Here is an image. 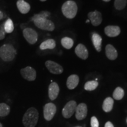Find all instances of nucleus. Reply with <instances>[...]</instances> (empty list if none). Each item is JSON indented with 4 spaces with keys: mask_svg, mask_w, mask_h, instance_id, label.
<instances>
[{
    "mask_svg": "<svg viewBox=\"0 0 127 127\" xmlns=\"http://www.w3.org/2000/svg\"><path fill=\"white\" fill-rule=\"evenodd\" d=\"M39 114L37 109L31 107L27 109L23 118V124L25 127H35L37 124Z\"/></svg>",
    "mask_w": 127,
    "mask_h": 127,
    "instance_id": "nucleus-1",
    "label": "nucleus"
},
{
    "mask_svg": "<svg viewBox=\"0 0 127 127\" xmlns=\"http://www.w3.org/2000/svg\"><path fill=\"white\" fill-rule=\"evenodd\" d=\"M17 51L10 44H6L0 47V58L5 62L12 61L15 58Z\"/></svg>",
    "mask_w": 127,
    "mask_h": 127,
    "instance_id": "nucleus-2",
    "label": "nucleus"
},
{
    "mask_svg": "<svg viewBox=\"0 0 127 127\" xmlns=\"http://www.w3.org/2000/svg\"><path fill=\"white\" fill-rule=\"evenodd\" d=\"M63 15L66 18L72 19L77 15L78 7L76 3L73 1H67L63 5L61 8Z\"/></svg>",
    "mask_w": 127,
    "mask_h": 127,
    "instance_id": "nucleus-3",
    "label": "nucleus"
},
{
    "mask_svg": "<svg viewBox=\"0 0 127 127\" xmlns=\"http://www.w3.org/2000/svg\"><path fill=\"white\" fill-rule=\"evenodd\" d=\"M36 27L42 30L52 31L55 29V25L51 20L47 18H39L33 21Z\"/></svg>",
    "mask_w": 127,
    "mask_h": 127,
    "instance_id": "nucleus-4",
    "label": "nucleus"
},
{
    "mask_svg": "<svg viewBox=\"0 0 127 127\" xmlns=\"http://www.w3.org/2000/svg\"><path fill=\"white\" fill-rule=\"evenodd\" d=\"M77 106V102L75 101H70L66 103L62 111L63 117L65 118H71L75 112Z\"/></svg>",
    "mask_w": 127,
    "mask_h": 127,
    "instance_id": "nucleus-5",
    "label": "nucleus"
},
{
    "mask_svg": "<svg viewBox=\"0 0 127 127\" xmlns=\"http://www.w3.org/2000/svg\"><path fill=\"white\" fill-rule=\"evenodd\" d=\"M23 33L24 37L30 44H35L38 41V35L34 30L31 28H26L23 30Z\"/></svg>",
    "mask_w": 127,
    "mask_h": 127,
    "instance_id": "nucleus-6",
    "label": "nucleus"
},
{
    "mask_svg": "<svg viewBox=\"0 0 127 127\" xmlns=\"http://www.w3.org/2000/svg\"><path fill=\"white\" fill-rule=\"evenodd\" d=\"M57 112V107L53 103H48L44 107V117L45 120L51 121Z\"/></svg>",
    "mask_w": 127,
    "mask_h": 127,
    "instance_id": "nucleus-7",
    "label": "nucleus"
},
{
    "mask_svg": "<svg viewBox=\"0 0 127 127\" xmlns=\"http://www.w3.org/2000/svg\"><path fill=\"white\" fill-rule=\"evenodd\" d=\"M20 73L22 77L26 80L29 81H33L36 79V72L33 68L31 66H27L21 69Z\"/></svg>",
    "mask_w": 127,
    "mask_h": 127,
    "instance_id": "nucleus-8",
    "label": "nucleus"
},
{
    "mask_svg": "<svg viewBox=\"0 0 127 127\" xmlns=\"http://www.w3.org/2000/svg\"><path fill=\"white\" fill-rule=\"evenodd\" d=\"M45 66L48 71L53 74H61L63 72V68L54 61H47L45 62Z\"/></svg>",
    "mask_w": 127,
    "mask_h": 127,
    "instance_id": "nucleus-9",
    "label": "nucleus"
},
{
    "mask_svg": "<svg viewBox=\"0 0 127 127\" xmlns=\"http://www.w3.org/2000/svg\"><path fill=\"white\" fill-rule=\"evenodd\" d=\"M88 17L94 26H98L102 23V15L101 12L95 10L93 12H90L88 14Z\"/></svg>",
    "mask_w": 127,
    "mask_h": 127,
    "instance_id": "nucleus-10",
    "label": "nucleus"
},
{
    "mask_svg": "<svg viewBox=\"0 0 127 127\" xmlns=\"http://www.w3.org/2000/svg\"><path fill=\"white\" fill-rule=\"evenodd\" d=\"M87 106L84 103H81L77 106L75 110V117L78 120H84L87 115Z\"/></svg>",
    "mask_w": 127,
    "mask_h": 127,
    "instance_id": "nucleus-11",
    "label": "nucleus"
},
{
    "mask_svg": "<svg viewBox=\"0 0 127 127\" xmlns=\"http://www.w3.org/2000/svg\"><path fill=\"white\" fill-rule=\"evenodd\" d=\"M60 92V88L56 82H51L48 87V96L51 100H55L58 96Z\"/></svg>",
    "mask_w": 127,
    "mask_h": 127,
    "instance_id": "nucleus-12",
    "label": "nucleus"
},
{
    "mask_svg": "<svg viewBox=\"0 0 127 127\" xmlns=\"http://www.w3.org/2000/svg\"><path fill=\"white\" fill-rule=\"evenodd\" d=\"M105 34L109 37H115L119 35L121 32L120 28L115 25H108L104 29Z\"/></svg>",
    "mask_w": 127,
    "mask_h": 127,
    "instance_id": "nucleus-13",
    "label": "nucleus"
},
{
    "mask_svg": "<svg viewBox=\"0 0 127 127\" xmlns=\"http://www.w3.org/2000/svg\"><path fill=\"white\" fill-rule=\"evenodd\" d=\"M76 55L82 60H86L88 57V51L87 48L83 44H79L75 49Z\"/></svg>",
    "mask_w": 127,
    "mask_h": 127,
    "instance_id": "nucleus-14",
    "label": "nucleus"
},
{
    "mask_svg": "<svg viewBox=\"0 0 127 127\" xmlns=\"http://www.w3.org/2000/svg\"><path fill=\"white\" fill-rule=\"evenodd\" d=\"M105 54L107 58L110 60H115L118 57V52L116 49L111 44H108L105 48Z\"/></svg>",
    "mask_w": 127,
    "mask_h": 127,
    "instance_id": "nucleus-15",
    "label": "nucleus"
},
{
    "mask_svg": "<svg viewBox=\"0 0 127 127\" xmlns=\"http://www.w3.org/2000/svg\"><path fill=\"white\" fill-rule=\"evenodd\" d=\"M79 83V77L78 76L73 74L69 76L68 78L66 81V86L69 90H74V88L77 87Z\"/></svg>",
    "mask_w": 127,
    "mask_h": 127,
    "instance_id": "nucleus-16",
    "label": "nucleus"
},
{
    "mask_svg": "<svg viewBox=\"0 0 127 127\" xmlns=\"http://www.w3.org/2000/svg\"><path fill=\"white\" fill-rule=\"evenodd\" d=\"M17 6L19 11L23 14H27L31 8L30 5L24 0H18L17 2Z\"/></svg>",
    "mask_w": 127,
    "mask_h": 127,
    "instance_id": "nucleus-17",
    "label": "nucleus"
},
{
    "mask_svg": "<svg viewBox=\"0 0 127 127\" xmlns=\"http://www.w3.org/2000/svg\"><path fill=\"white\" fill-rule=\"evenodd\" d=\"M92 41L95 48L98 52L101 51V44H102V38L97 33H94L92 35Z\"/></svg>",
    "mask_w": 127,
    "mask_h": 127,
    "instance_id": "nucleus-18",
    "label": "nucleus"
},
{
    "mask_svg": "<svg viewBox=\"0 0 127 127\" xmlns=\"http://www.w3.org/2000/svg\"><path fill=\"white\" fill-rule=\"evenodd\" d=\"M56 46L55 41L53 39H48L42 42L39 46V48L41 50H45L47 49L49 50H52Z\"/></svg>",
    "mask_w": 127,
    "mask_h": 127,
    "instance_id": "nucleus-19",
    "label": "nucleus"
},
{
    "mask_svg": "<svg viewBox=\"0 0 127 127\" xmlns=\"http://www.w3.org/2000/svg\"><path fill=\"white\" fill-rule=\"evenodd\" d=\"M114 100L112 98L107 97L104 101L102 104V109L105 112H109L113 108Z\"/></svg>",
    "mask_w": 127,
    "mask_h": 127,
    "instance_id": "nucleus-20",
    "label": "nucleus"
},
{
    "mask_svg": "<svg viewBox=\"0 0 127 127\" xmlns=\"http://www.w3.org/2000/svg\"><path fill=\"white\" fill-rule=\"evenodd\" d=\"M10 107L5 103H0V117H5L10 112Z\"/></svg>",
    "mask_w": 127,
    "mask_h": 127,
    "instance_id": "nucleus-21",
    "label": "nucleus"
},
{
    "mask_svg": "<svg viewBox=\"0 0 127 127\" xmlns=\"http://www.w3.org/2000/svg\"><path fill=\"white\" fill-rule=\"evenodd\" d=\"M4 28L5 32L8 33V34H10V33L13 32L14 30V25L11 19H7V20L6 21L4 24Z\"/></svg>",
    "mask_w": 127,
    "mask_h": 127,
    "instance_id": "nucleus-22",
    "label": "nucleus"
},
{
    "mask_svg": "<svg viewBox=\"0 0 127 127\" xmlns=\"http://www.w3.org/2000/svg\"><path fill=\"white\" fill-rule=\"evenodd\" d=\"M61 44L65 48L69 50L74 45V41L69 37H64L61 39Z\"/></svg>",
    "mask_w": 127,
    "mask_h": 127,
    "instance_id": "nucleus-23",
    "label": "nucleus"
},
{
    "mask_svg": "<svg viewBox=\"0 0 127 127\" xmlns=\"http://www.w3.org/2000/svg\"><path fill=\"white\" fill-rule=\"evenodd\" d=\"M98 86V82L96 81H90L85 83L84 89L87 91H94Z\"/></svg>",
    "mask_w": 127,
    "mask_h": 127,
    "instance_id": "nucleus-24",
    "label": "nucleus"
},
{
    "mask_svg": "<svg viewBox=\"0 0 127 127\" xmlns=\"http://www.w3.org/2000/svg\"><path fill=\"white\" fill-rule=\"evenodd\" d=\"M124 96V91L121 87H117L113 93V98L116 100H121Z\"/></svg>",
    "mask_w": 127,
    "mask_h": 127,
    "instance_id": "nucleus-25",
    "label": "nucleus"
},
{
    "mask_svg": "<svg viewBox=\"0 0 127 127\" xmlns=\"http://www.w3.org/2000/svg\"><path fill=\"white\" fill-rule=\"evenodd\" d=\"M127 5V0H115L114 7L118 10H122Z\"/></svg>",
    "mask_w": 127,
    "mask_h": 127,
    "instance_id": "nucleus-26",
    "label": "nucleus"
},
{
    "mask_svg": "<svg viewBox=\"0 0 127 127\" xmlns=\"http://www.w3.org/2000/svg\"><path fill=\"white\" fill-rule=\"evenodd\" d=\"M50 15V12L48 11H42L41 12V13L35 14L32 17V18H31V21H34L35 20L39 18H47V17H48Z\"/></svg>",
    "mask_w": 127,
    "mask_h": 127,
    "instance_id": "nucleus-27",
    "label": "nucleus"
},
{
    "mask_svg": "<svg viewBox=\"0 0 127 127\" xmlns=\"http://www.w3.org/2000/svg\"><path fill=\"white\" fill-rule=\"evenodd\" d=\"M91 127H99V122L95 117H93L91 119Z\"/></svg>",
    "mask_w": 127,
    "mask_h": 127,
    "instance_id": "nucleus-28",
    "label": "nucleus"
},
{
    "mask_svg": "<svg viewBox=\"0 0 127 127\" xmlns=\"http://www.w3.org/2000/svg\"><path fill=\"white\" fill-rule=\"evenodd\" d=\"M5 36V32L3 31L2 30H0V40H2V39H4Z\"/></svg>",
    "mask_w": 127,
    "mask_h": 127,
    "instance_id": "nucleus-29",
    "label": "nucleus"
},
{
    "mask_svg": "<svg viewBox=\"0 0 127 127\" xmlns=\"http://www.w3.org/2000/svg\"><path fill=\"white\" fill-rule=\"evenodd\" d=\"M104 127H114L113 124L111 123L110 121H108L106 123Z\"/></svg>",
    "mask_w": 127,
    "mask_h": 127,
    "instance_id": "nucleus-30",
    "label": "nucleus"
},
{
    "mask_svg": "<svg viewBox=\"0 0 127 127\" xmlns=\"http://www.w3.org/2000/svg\"><path fill=\"white\" fill-rule=\"evenodd\" d=\"M4 17V14H3L2 12L0 11V20H1Z\"/></svg>",
    "mask_w": 127,
    "mask_h": 127,
    "instance_id": "nucleus-31",
    "label": "nucleus"
},
{
    "mask_svg": "<svg viewBox=\"0 0 127 127\" xmlns=\"http://www.w3.org/2000/svg\"><path fill=\"white\" fill-rule=\"evenodd\" d=\"M103 1H105V2H109V1H111V0H103Z\"/></svg>",
    "mask_w": 127,
    "mask_h": 127,
    "instance_id": "nucleus-32",
    "label": "nucleus"
},
{
    "mask_svg": "<svg viewBox=\"0 0 127 127\" xmlns=\"http://www.w3.org/2000/svg\"><path fill=\"white\" fill-rule=\"evenodd\" d=\"M0 127H3L2 124H1V123H0Z\"/></svg>",
    "mask_w": 127,
    "mask_h": 127,
    "instance_id": "nucleus-33",
    "label": "nucleus"
},
{
    "mask_svg": "<svg viewBox=\"0 0 127 127\" xmlns=\"http://www.w3.org/2000/svg\"><path fill=\"white\" fill-rule=\"evenodd\" d=\"M86 22H87V23H89V22H90V20H87V21H86Z\"/></svg>",
    "mask_w": 127,
    "mask_h": 127,
    "instance_id": "nucleus-34",
    "label": "nucleus"
},
{
    "mask_svg": "<svg viewBox=\"0 0 127 127\" xmlns=\"http://www.w3.org/2000/svg\"><path fill=\"white\" fill-rule=\"evenodd\" d=\"M40 1H45L46 0H40Z\"/></svg>",
    "mask_w": 127,
    "mask_h": 127,
    "instance_id": "nucleus-35",
    "label": "nucleus"
},
{
    "mask_svg": "<svg viewBox=\"0 0 127 127\" xmlns=\"http://www.w3.org/2000/svg\"><path fill=\"white\" fill-rule=\"evenodd\" d=\"M81 127V126H77V127Z\"/></svg>",
    "mask_w": 127,
    "mask_h": 127,
    "instance_id": "nucleus-36",
    "label": "nucleus"
}]
</instances>
